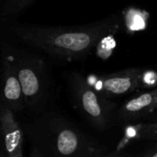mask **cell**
Listing matches in <instances>:
<instances>
[{
	"label": "cell",
	"instance_id": "obj_1",
	"mask_svg": "<svg viewBox=\"0 0 157 157\" xmlns=\"http://www.w3.org/2000/svg\"><path fill=\"white\" fill-rule=\"evenodd\" d=\"M117 16L79 26H17L16 36L28 45L38 48L51 56L64 60H77L89 54L107 36L119 29Z\"/></svg>",
	"mask_w": 157,
	"mask_h": 157
},
{
	"label": "cell",
	"instance_id": "obj_2",
	"mask_svg": "<svg viewBox=\"0 0 157 157\" xmlns=\"http://www.w3.org/2000/svg\"><path fill=\"white\" fill-rule=\"evenodd\" d=\"M32 145L45 157H101L102 149L62 115L45 112L28 127Z\"/></svg>",
	"mask_w": 157,
	"mask_h": 157
},
{
	"label": "cell",
	"instance_id": "obj_3",
	"mask_svg": "<svg viewBox=\"0 0 157 157\" xmlns=\"http://www.w3.org/2000/svg\"><path fill=\"white\" fill-rule=\"evenodd\" d=\"M18 78L25 98L26 108L40 110L49 97L50 79L45 62L33 53L13 50Z\"/></svg>",
	"mask_w": 157,
	"mask_h": 157
},
{
	"label": "cell",
	"instance_id": "obj_4",
	"mask_svg": "<svg viewBox=\"0 0 157 157\" xmlns=\"http://www.w3.org/2000/svg\"><path fill=\"white\" fill-rule=\"evenodd\" d=\"M68 84L79 112L96 129L105 130L117 107L116 103L98 93L79 73H72Z\"/></svg>",
	"mask_w": 157,
	"mask_h": 157
},
{
	"label": "cell",
	"instance_id": "obj_5",
	"mask_svg": "<svg viewBox=\"0 0 157 157\" xmlns=\"http://www.w3.org/2000/svg\"><path fill=\"white\" fill-rule=\"evenodd\" d=\"M144 70L139 67L128 68L119 72L87 78L88 83L106 98L121 97L142 87Z\"/></svg>",
	"mask_w": 157,
	"mask_h": 157
},
{
	"label": "cell",
	"instance_id": "obj_6",
	"mask_svg": "<svg viewBox=\"0 0 157 157\" xmlns=\"http://www.w3.org/2000/svg\"><path fill=\"white\" fill-rule=\"evenodd\" d=\"M2 103L14 112L22 111L26 109L25 98L13 51H9L6 43L2 44Z\"/></svg>",
	"mask_w": 157,
	"mask_h": 157
},
{
	"label": "cell",
	"instance_id": "obj_7",
	"mask_svg": "<svg viewBox=\"0 0 157 157\" xmlns=\"http://www.w3.org/2000/svg\"><path fill=\"white\" fill-rule=\"evenodd\" d=\"M0 128L3 136V152L6 157H23L24 135L14 111L1 103Z\"/></svg>",
	"mask_w": 157,
	"mask_h": 157
},
{
	"label": "cell",
	"instance_id": "obj_8",
	"mask_svg": "<svg viewBox=\"0 0 157 157\" xmlns=\"http://www.w3.org/2000/svg\"><path fill=\"white\" fill-rule=\"evenodd\" d=\"M155 109H157V95L150 91L125 102L119 109V116L125 121H133L150 115Z\"/></svg>",
	"mask_w": 157,
	"mask_h": 157
},
{
	"label": "cell",
	"instance_id": "obj_9",
	"mask_svg": "<svg viewBox=\"0 0 157 157\" xmlns=\"http://www.w3.org/2000/svg\"><path fill=\"white\" fill-rule=\"evenodd\" d=\"M36 0H6L3 6L1 16L2 17H10L24 11Z\"/></svg>",
	"mask_w": 157,
	"mask_h": 157
},
{
	"label": "cell",
	"instance_id": "obj_10",
	"mask_svg": "<svg viewBox=\"0 0 157 157\" xmlns=\"http://www.w3.org/2000/svg\"><path fill=\"white\" fill-rule=\"evenodd\" d=\"M142 139L157 141V122L155 123H143Z\"/></svg>",
	"mask_w": 157,
	"mask_h": 157
},
{
	"label": "cell",
	"instance_id": "obj_11",
	"mask_svg": "<svg viewBox=\"0 0 157 157\" xmlns=\"http://www.w3.org/2000/svg\"><path fill=\"white\" fill-rule=\"evenodd\" d=\"M157 85V73L144 71L143 75L142 87H151Z\"/></svg>",
	"mask_w": 157,
	"mask_h": 157
},
{
	"label": "cell",
	"instance_id": "obj_12",
	"mask_svg": "<svg viewBox=\"0 0 157 157\" xmlns=\"http://www.w3.org/2000/svg\"><path fill=\"white\" fill-rule=\"evenodd\" d=\"M30 157H45L41 153L40 151L35 147L34 145H32V149H31V153H30Z\"/></svg>",
	"mask_w": 157,
	"mask_h": 157
},
{
	"label": "cell",
	"instance_id": "obj_13",
	"mask_svg": "<svg viewBox=\"0 0 157 157\" xmlns=\"http://www.w3.org/2000/svg\"><path fill=\"white\" fill-rule=\"evenodd\" d=\"M119 156V154L117 153V152H113V153H111V154H109V155H102L101 157H118Z\"/></svg>",
	"mask_w": 157,
	"mask_h": 157
},
{
	"label": "cell",
	"instance_id": "obj_14",
	"mask_svg": "<svg viewBox=\"0 0 157 157\" xmlns=\"http://www.w3.org/2000/svg\"><path fill=\"white\" fill-rule=\"evenodd\" d=\"M145 157H157V150H155V151L149 153Z\"/></svg>",
	"mask_w": 157,
	"mask_h": 157
},
{
	"label": "cell",
	"instance_id": "obj_15",
	"mask_svg": "<svg viewBox=\"0 0 157 157\" xmlns=\"http://www.w3.org/2000/svg\"><path fill=\"white\" fill-rule=\"evenodd\" d=\"M0 157H6V155H5V153H4L3 151H1V155H0Z\"/></svg>",
	"mask_w": 157,
	"mask_h": 157
},
{
	"label": "cell",
	"instance_id": "obj_16",
	"mask_svg": "<svg viewBox=\"0 0 157 157\" xmlns=\"http://www.w3.org/2000/svg\"><path fill=\"white\" fill-rule=\"evenodd\" d=\"M152 91H153V92H154L155 94H156V95H157V87H156V88H155L154 90H152Z\"/></svg>",
	"mask_w": 157,
	"mask_h": 157
},
{
	"label": "cell",
	"instance_id": "obj_17",
	"mask_svg": "<svg viewBox=\"0 0 157 157\" xmlns=\"http://www.w3.org/2000/svg\"><path fill=\"white\" fill-rule=\"evenodd\" d=\"M118 157H127V156H121V155H119Z\"/></svg>",
	"mask_w": 157,
	"mask_h": 157
}]
</instances>
